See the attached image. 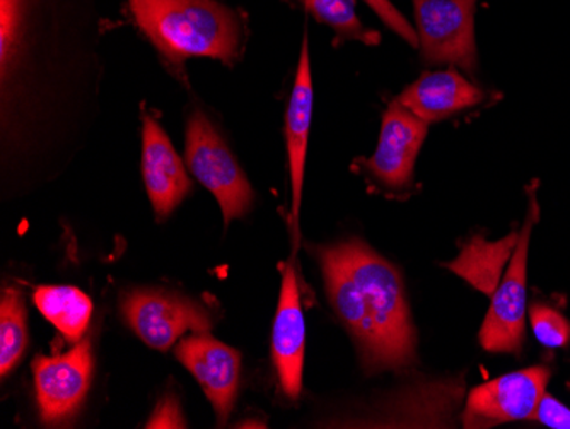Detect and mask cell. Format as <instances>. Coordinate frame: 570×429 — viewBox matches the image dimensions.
<instances>
[{
	"label": "cell",
	"mask_w": 570,
	"mask_h": 429,
	"mask_svg": "<svg viewBox=\"0 0 570 429\" xmlns=\"http://www.w3.org/2000/svg\"><path fill=\"white\" fill-rule=\"evenodd\" d=\"M549 380V368L533 367L475 387L464 408V428H492L501 422L530 419Z\"/></svg>",
	"instance_id": "7"
},
{
	"label": "cell",
	"mask_w": 570,
	"mask_h": 429,
	"mask_svg": "<svg viewBox=\"0 0 570 429\" xmlns=\"http://www.w3.org/2000/svg\"><path fill=\"white\" fill-rule=\"evenodd\" d=\"M313 76H311L309 35L304 28L299 64L285 114V139L289 156L291 187H293V223L299 230L301 197H303L304 166L309 143L311 118H313Z\"/></svg>",
	"instance_id": "13"
},
{
	"label": "cell",
	"mask_w": 570,
	"mask_h": 429,
	"mask_svg": "<svg viewBox=\"0 0 570 429\" xmlns=\"http://www.w3.org/2000/svg\"><path fill=\"white\" fill-rule=\"evenodd\" d=\"M531 419L556 429H570V409L549 393H543Z\"/></svg>",
	"instance_id": "21"
},
{
	"label": "cell",
	"mask_w": 570,
	"mask_h": 429,
	"mask_svg": "<svg viewBox=\"0 0 570 429\" xmlns=\"http://www.w3.org/2000/svg\"><path fill=\"white\" fill-rule=\"evenodd\" d=\"M428 130V121L395 99L384 111L376 150L362 162V169L383 187L405 188L412 182Z\"/></svg>",
	"instance_id": "8"
},
{
	"label": "cell",
	"mask_w": 570,
	"mask_h": 429,
	"mask_svg": "<svg viewBox=\"0 0 570 429\" xmlns=\"http://www.w3.org/2000/svg\"><path fill=\"white\" fill-rule=\"evenodd\" d=\"M419 48L425 64L476 69V0H412Z\"/></svg>",
	"instance_id": "4"
},
{
	"label": "cell",
	"mask_w": 570,
	"mask_h": 429,
	"mask_svg": "<svg viewBox=\"0 0 570 429\" xmlns=\"http://www.w3.org/2000/svg\"><path fill=\"white\" fill-rule=\"evenodd\" d=\"M370 6L371 11L384 22V27L406 41L410 47H419L417 31L410 25L409 19L393 6L392 0H362Z\"/></svg>",
	"instance_id": "20"
},
{
	"label": "cell",
	"mask_w": 570,
	"mask_h": 429,
	"mask_svg": "<svg viewBox=\"0 0 570 429\" xmlns=\"http://www.w3.org/2000/svg\"><path fill=\"white\" fill-rule=\"evenodd\" d=\"M285 6L315 19L332 30L335 45L358 41L367 47L380 45L381 35L367 28L357 16L355 0H282Z\"/></svg>",
	"instance_id": "17"
},
{
	"label": "cell",
	"mask_w": 570,
	"mask_h": 429,
	"mask_svg": "<svg viewBox=\"0 0 570 429\" xmlns=\"http://www.w3.org/2000/svg\"><path fill=\"white\" fill-rule=\"evenodd\" d=\"M124 14L178 78L190 59L235 66L249 37L248 12L227 0H125Z\"/></svg>",
	"instance_id": "1"
},
{
	"label": "cell",
	"mask_w": 570,
	"mask_h": 429,
	"mask_svg": "<svg viewBox=\"0 0 570 429\" xmlns=\"http://www.w3.org/2000/svg\"><path fill=\"white\" fill-rule=\"evenodd\" d=\"M176 357L197 378L224 425L238 396L242 354L204 332L179 342Z\"/></svg>",
	"instance_id": "10"
},
{
	"label": "cell",
	"mask_w": 570,
	"mask_h": 429,
	"mask_svg": "<svg viewBox=\"0 0 570 429\" xmlns=\"http://www.w3.org/2000/svg\"><path fill=\"white\" fill-rule=\"evenodd\" d=\"M91 373L89 339L77 342L76 348L62 357L35 360V386L43 422L59 425L76 415L91 386Z\"/></svg>",
	"instance_id": "9"
},
{
	"label": "cell",
	"mask_w": 570,
	"mask_h": 429,
	"mask_svg": "<svg viewBox=\"0 0 570 429\" xmlns=\"http://www.w3.org/2000/svg\"><path fill=\"white\" fill-rule=\"evenodd\" d=\"M147 428H185L184 418L179 415L175 400H163L153 419L147 422Z\"/></svg>",
	"instance_id": "22"
},
{
	"label": "cell",
	"mask_w": 570,
	"mask_h": 429,
	"mask_svg": "<svg viewBox=\"0 0 570 429\" xmlns=\"http://www.w3.org/2000/svg\"><path fill=\"white\" fill-rule=\"evenodd\" d=\"M518 238L520 233L515 232L494 243L475 236L470 245L461 250L460 257L451 262L450 269L482 293L494 294L501 283L502 269L511 259Z\"/></svg>",
	"instance_id": "15"
},
{
	"label": "cell",
	"mask_w": 570,
	"mask_h": 429,
	"mask_svg": "<svg viewBox=\"0 0 570 429\" xmlns=\"http://www.w3.org/2000/svg\"><path fill=\"white\" fill-rule=\"evenodd\" d=\"M361 296L357 338L367 370H400L415 360V332L399 271L358 240L335 245Z\"/></svg>",
	"instance_id": "2"
},
{
	"label": "cell",
	"mask_w": 570,
	"mask_h": 429,
	"mask_svg": "<svg viewBox=\"0 0 570 429\" xmlns=\"http://www.w3.org/2000/svg\"><path fill=\"white\" fill-rule=\"evenodd\" d=\"M485 99L482 89L456 70L422 74L399 96L400 104L422 120L439 121L476 107Z\"/></svg>",
	"instance_id": "14"
},
{
	"label": "cell",
	"mask_w": 570,
	"mask_h": 429,
	"mask_svg": "<svg viewBox=\"0 0 570 429\" xmlns=\"http://www.w3.org/2000/svg\"><path fill=\"white\" fill-rule=\"evenodd\" d=\"M28 344L26 305L21 291L8 287L0 301V373H9L21 360Z\"/></svg>",
	"instance_id": "18"
},
{
	"label": "cell",
	"mask_w": 570,
	"mask_h": 429,
	"mask_svg": "<svg viewBox=\"0 0 570 429\" xmlns=\"http://www.w3.org/2000/svg\"><path fill=\"white\" fill-rule=\"evenodd\" d=\"M142 176L156 216H169L190 194L191 181L168 134L153 115H142Z\"/></svg>",
	"instance_id": "11"
},
{
	"label": "cell",
	"mask_w": 570,
	"mask_h": 429,
	"mask_svg": "<svg viewBox=\"0 0 570 429\" xmlns=\"http://www.w3.org/2000/svg\"><path fill=\"white\" fill-rule=\"evenodd\" d=\"M306 325L301 306L299 284L293 264L282 269L281 298L272 332V358L277 368L282 392L297 399L303 389Z\"/></svg>",
	"instance_id": "12"
},
{
	"label": "cell",
	"mask_w": 570,
	"mask_h": 429,
	"mask_svg": "<svg viewBox=\"0 0 570 429\" xmlns=\"http://www.w3.org/2000/svg\"><path fill=\"white\" fill-rule=\"evenodd\" d=\"M530 319L534 335L547 348H563L570 341L569 320L552 306L533 303Z\"/></svg>",
	"instance_id": "19"
},
{
	"label": "cell",
	"mask_w": 570,
	"mask_h": 429,
	"mask_svg": "<svg viewBox=\"0 0 570 429\" xmlns=\"http://www.w3.org/2000/svg\"><path fill=\"white\" fill-rule=\"evenodd\" d=\"M185 162L191 175L219 202L226 224L252 209L255 192L248 176L202 108H194L188 115Z\"/></svg>",
	"instance_id": "3"
},
{
	"label": "cell",
	"mask_w": 570,
	"mask_h": 429,
	"mask_svg": "<svg viewBox=\"0 0 570 429\" xmlns=\"http://www.w3.org/2000/svg\"><path fill=\"white\" fill-rule=\"evenodd\" d=\"M121 310L132 331L159 351L171 348L187 331L204 334L214 325L205 306L168 291H132L125 294Z\"/></svg>",
	"instance_id": "6"
},
{
	"label": "cell",
	"mask_w": 570,
	"mask_h": 429,
	"mask_svg": "<svg viewBox=\"0 0 570 429\" xmlns=\"http://www.w3.org/2000/svg\"><path fill=\"white\" fill-rule=\"evenodd\" d=\"M35 305L67 341H82L92 315L88 294L72 286H41L35 291Z\"/></svg>",
	"instance_id": "16"
},
{
	"label": "cell",
	"mask_w": 570,
	"mask_h": 429,
	"mask_svg": "<svg viewBox=\"0 0 570 429\" xmlns=\"http://www.w3.org/2000/svg\"><path fill=\"white\" fill-rule=\"evenodd\" d=\"M538 206L531 192V207L515 243L508 272L502 277L480 331V342L490 352H520L527 331L528 250Z\"/></svg>",
	"instance_id": "5"
}]
</instances>
